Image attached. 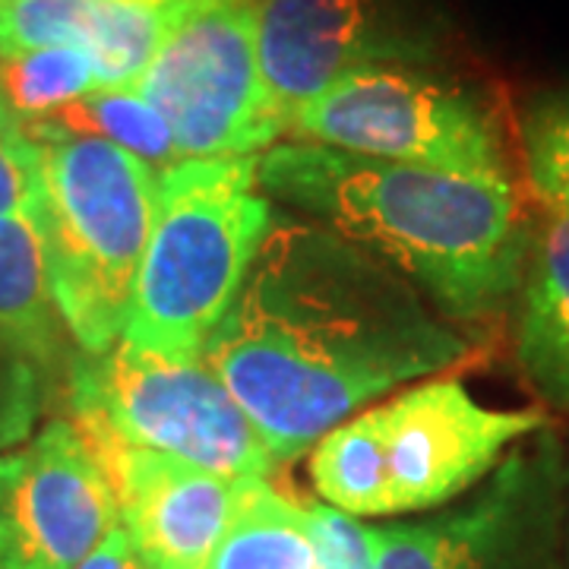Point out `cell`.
<instances>
[{"mask_svg": "<svg viewBox=\"0 0 569 569\" xmlns=\"http://www.w3.org/2000/svg\"><path fill=\"white\" fill-rule=\"evenodd\" d=\"M468 355L471 342L406 276L326 224L282 212L203 346L276 462Z\"/></svg>", "mask_w": 569, "mask_h": 569, "instance_id": "obj_1", "label": "cell"}, {"mask_svg": "<svg viewBox=\"0 0 569 569\" xmlns=\"http://www.w3.org/2000/svg\"><path fill=\"white\" fill-rule=\"evenodd\" d=\"M96 89V67L80 48L58 44L0 58V99L22 127L58 114Z\"/></svg>", "mask_w": 569, "mask_h": 569, "instance_id": "obj_18", "label": "cell"}, {"mask_svg": "<svg viewBox=\"0 0 569 569\" xmlns=\"http://www.w3.org/2000/svg\"><path fill=\"white\" fill-rule=\"evenodd\" d=\"M288 133L370 159L512 181L507 137L488 99L411 61L348 70L291 118Z\"/></svg>", "mask_w": 569, "mask_h": 569, "instance_id": "obj_7", "label": "cell"}, {"mask_svg": "<svg viewBox=\"0 0 569 569\" xmlns=\"http://www.w3.org/2000/svg\"><path fill=\"white\" fill-rule=\"evenodd\" d=\"M545 427V408H485L459 380H433L329 430L310 456V481L348 516L433 509L478 488Z\"/></svg>", "mask_w": 569, "mask_h": 569, "instance_id": "obj_3", "label": "cell"}, {"mask_svg": "<svg viewBox=\"0 0 569 569\" xmlns=\"http://www.w3.org/2000/svg\"><path fill=\"white\" fill-rule=\"evenodd\" d=\"M569 466L545 427L456 507L421 522L367 526L373 569H567Z\"/></svg>", "mask_w": 569, "mask_h": 569, "instance_id": "obj_8", "label": "cell"}, {"mask_svg": "<svg viewBox=\"0 0 569 569\" xmlns=\"http://www.w3.org/2000/svg\"><path fill=\"white\" fill-rule=\"evenodd\" d=\"M32 140L39 142L36 219L51 295L77 346L102 355L121 342L127 326L159 171L99 137Z\"/></svg>", "mask_w": 569, "mask_h": 569, "instance_id": "obj_5", "label": "cell"}, {"mask_svg": "<svg viewBox=\"0 0 569 569\" xmlns=\"http://www.w3.org/2000/svg\"><path fill=\"white\" fill-rule=\"evenodd\" d=\"M130 89L162 114L181 159L257 156L288 133L260 73L253 0L178 13Z\"/></svg>", "mask_w": 569, "mask_h": 569, "instance_id": "obj_9", "label": "cell"}, {"mask_svg": "<svg viewBox=\"0 0 569 569\" xmlns=\"http://www.w3.org/2000/svg\"><path fill=\"white\" fill-rule=\"evenodd\" d=\"M522 156L531 193L550 212H569V92H550L522 121Z\"/></svg>", "mask_w": 569, "mask_h": 569, "instance_id": "obj_19", "label": "cell"}, {"mask_svg": "<svg viewBox=\"0 0 569 569\" xmlns=\"http://www.w3.org/2000/svg\"><path fill=\"white\" fill-rule=\"evenodd\" d=\"M39 203V142L0 99V216L36 212Z\"/></svg>", "mask_w": 569, "mask_h": 569, "instance_id": "obj_20", "label": "cell"}, {"mask_svg": "<svg viewBox=\"0 0 569 569\" xmlns=\"http://www.w3.org/2000/svg\"><path fill=\"white\" fill-rule=\"evenodd\" d=\"M266 197L392 266L459 323L516 298L531 224L509 178H478L282 142L257 159Z\"/></svg>", "mask_w": 569, "mask_h": 569, "instance_id": "obj_2", "label": "cell"}, {"mask_svg": "<svg viewBox=\"0 0 569 569\" xmlns=\"http://www.w3.org/2000/svg\"><path fill=\"white\" fill-rule=\"evenodd\" d=\"M567 569H569V485H567Z\"/></svg>", "mask_w": 569, "mask_h": 569, "instance_id": "obj_23", "label": "cell"}, {"mask_svg": "<svg viewBox=\"0 0 569 569\" xmlns=\"http://www.w3.org/2000/svg\"><path fill=\"white\" fill-rule=\"evenodd\" d=\"M77 569H146L142 567L140 553L133 548L130 535L121 522L104 535L102 541L96 545V550L82 560Z\"/></svg>", "mask_w": 569, "mask_h": 569, "instance_id": "obj_22", "label": "cell"}, {"mask_svg": "<svg viewBox=\"0 0 569 569\" xmlns=\"http://www.w3.org/2000/svg\"><path fill=\"white\" fill-rule=\"evenodd\" d=\"M269 224L272 203L257 178V156L178 159L162 168L121 342L203 355Z\"/></svg>", "mask_w": 569, "mask_h": 569, "instance_id": "obj_4", "label": "cell"}, {"mask_svg": "<svg viewBox=\"0 0 569 569\" xmlns=\"http://www.w3.org/2000/svg\"><path fill=\"white\" fill-rule=\"evenodd\" d=\"M307 531L320 569H373V548L367 526L342 509L307 503Z\"/></svg>", "mask_w": 569, "mask_h": 569, "instance_id": "obj_21", "label": "cell"}, {"mask_svg": "<svg viewBox=\"0 0 569 569\" xmlns=\"http://www.w3.org/2000/svg\"><path fill=\"white\" fill-rule=\"evenodd\" d=\"M206 569H320L305 507L266 478H241L228 529Z\"/></svg>", "mask_w": 569, "mask_h": 569, "instance_id": "obj_16", "label": "cell"}, {"mask_svg": "<svg viewBox=\"0 0 569 569\" xmlns=\"http://www.w3.org/2000/svg\"><path fill=\"white\" fill-rule=\"evenodd\" d=\"M70 406L82 440L152 449L228 481L266 478L276 459L203 355L114 342L73 367Z\"/></svg>", "mask_w": 569, "mask_h": 569, "instance_id": "obj_6", "label": "cell"}, {"mask_svg": "<svg viewBox=\"0 0 569 569\" xmlns=\"http://www.w3.org/2000/svg\"><path fill=\"white\" fill-rule=\"evenodd\" d=\"M111 485L118 519L146 569H206L222 541L238 481L152 449L86 440Z\"/></svg>", "mask_w": 569, "mask_h": 569, "instance_id": "obj_11", "label": "cell"}, {"mask_svg": "<svg viewBox=\"0 0 569 569\" xmlns=\"http://www.w3.org/2000/svg\"><path fill=\"white\" fill-rule=\"evenodd\" d=\"M516 298L519 367L545 402L569 408V212L548 209L531 224Z\"/></svg>", "mask_w": 569, "mask_h": 569, "instance_id": "obj_14", "label": "cell"}, {"mask_svg": "<svg viewBox=\"0 0 569 569\" xmlns=\"http://www.w3.org/2000/svg\"><path fill=\"white\" fill-rule=\"evenodd\" d=\"M253 20L266 92L288 127L348 70L418 58L383 32V0H253Z\"/></svg>", "mask_w": 569, "mask_h": 569, "instance_id": "obj_12", "label": "cell"}, {"mask_svg": "<svg viewBox=\"0 0 569 569\" xmlns=\"http://www.w3.org/2000/svg\"><path fill=\"white\" fill-rule=\"evenodd\" d=\"M61 326L36 212L0 216V348L51 361Z\"/></svg>", "mask_w": 569, "mask_h": 569, "instance_id": "obj_15", "label": "cell"}, {"mask_svg": "<svg viewBox=\"0 0 569 569\" xmlns=\"http://www.w3.org/2000/svg\"><path fill=\"white\" fill-rule=\"evenodd\" d=\"M171 20L146 0H0V58L67 44L89 54L99 89H130Z\"/></svg>", "mask_w": 569, "mask_h": 569, "instance_id": "obj_13", "label": "cell"}, {"mask_svg": "<svg viewBox=\"0 0 569 569\" xmlns=\"http://www.w3.org/2000/svg\"><path fill=\"white\" fill-rule=\"evenodd\" d=\"M32 137H99L121 146L156 171L178 162V149L162 114L133 89H96L58 114L26 127Z\"/></svg>", "mask_w": 569, "mask_h": 569, "instance_id": "obj_17", "label": "cell"}, {"mask_svg": "<svg viewBox=\"0 0 569 569\" xmlns=\"http://www.w3.org/2000/svg\"><path fill=\"white\" fill-rule=\"evenodd\" d=\"M118 522L102 466L70 421L0 456V569H77Z\"/></svg>", "mask_w": 569, "mask_h": 569, "instance_id": "obj_10", "label": "cell"}]
</instances>
